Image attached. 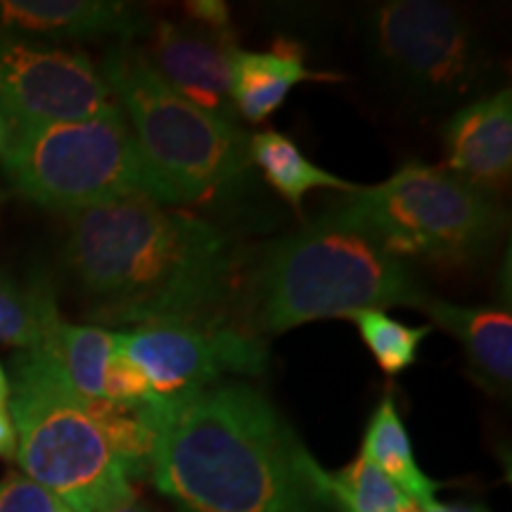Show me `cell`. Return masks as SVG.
Returning a JSON list of instances; mask_svg holds the SVG:
<instances>
[{"mask_svg":"<svg viewBox=\"0 0 512 512\" xmlns=\"http://www.w3.org/2000/svg\"><path fill=\"white\" fill-rule=\"evenodd\" d=\"M147 475L185 512H330L328 472L245 382L147 401Z\"/></svg>","mask_w":512,"mask_h":512,"instance_id":"obj_1","label":"cell"},{"mask_svg":"<svg viewBox=\"0 0 512 512\" xmlns=\"http://www.w3.org/2000/svg\"><path fill=\"white\" fill-rule=\"evenodd\" d=\"M64 264L88 316L138 328L221 323L235 254L214 223L128 197L69 216Z\"/></svg>","mask_w":512,"mask_h":512,"instance_id":"obj_2","label":"cell"},{"mask_svg":"<svg viewBox=\"0 0 512 512\" xmlns=\"http://www.w3.org/2000/svg\"><path fill=\"white\" fill-rule=\"evenodd\" d=\"M411 261L396 256L342 207L261 254L249 275L254 330L280 332L323 318L430 304Z\"/></svg>","mask_w":512,"mask_h":512,"instance_id":"obj_3","label":"cell"},{"mask_svg":"<svg viewBox=\"0 0 512 512\" xmlns=\"http://www.w3.org/2000/svg\"><path fill=\"white\" fill-rule=\"evenodd\" d=\"M8 413L24 477L74 512H105L136 494L131 470L107 430L105 401L76 392L48 351L15 356Z\"/></svg>","mask_w":512,"mask_h":512,"instance_id":"obj_4","label":"cell"},{"mask_svg":"<svg viewBox=\"0 0 512 512\" xmlns=\"http://www.w3.org/2000/svg\"><path fill=\"white\" fill-rule=\"evenodd\" d=\"M370 74L411 110L456 112L482 98L494 50L475 12L444 0H382L358 17Z\"/></svg>","mask_w":512,"mask_h":512,"instance_id":"obj_5","label":"cell"},{"mask_svg":"<svg viewBox=\"0 0 512 512\" xmlns=\"http://www.w3.org/2000/svg\"><path fill=\"white\" fill-rule=\"evenodd\" d=\"M110 93L150 169L178 202H202L238 190L252 169L249 136L233 121L192 105L155 72L143 48L121 41L102 64Z\"/></svg>","mask_w":512,"mask_h":512,"instance_id":"obj_6","label":"cell"},{"mask_svg":"<svg viewBox=\"0 0 512 512\" xmlns=\"http://www.w3.org/2000/svg\"><path fill=\"white\" fill-rule=\"evenodd\" d=\"M0 164L27 200L67 216L128 197L181 204L145 162L121 107L88 119L15 128Z\"/></svg>","mask_w":512,"mask_h":512,"instance_id":"obj_7","label":"cell"},{"mask_svg":"<svg viewBox=\"0 0 512 512\" xmlns=\"http://www.w3.org/2000/svg\"><path fill=\"white\" fill-rule=\"evenodd\" d=\"M342 209L401 259L444 268L486 259L508 223L494 195L420 162L401 166L380 185L351 192Z\"/></svg>","mask_w":512,"mask_h":512,"instance_id":"obj_8","label":"cell"},{"mask_svg":"<svg viewBox=\"0 0 512 512\" xmlns=\"http://www.w3.org/2000/svg\"><path fill=\"white\" fill-rule=\"evenodd\" d=\"M114 347L162 401L197 394L223 375H261L268 347L256 332L223 323H152L114 332Z\"/></svg>","mask_w":512,"mask_h":512,"instance_id":"obj_9","label":"cell"},{"mask_svg":"<svg viewBox=\"0 0 512 512\" xmlns=\"http://www.w3.org/2000/svg\"><path fill=\"white\" fill-rule=\"evenodd\" d=\"M114 110L119 105L88 55L0 29V112L12 131Z\"/></svg>","mask_w":512,"mask_h":512,"instance_id":"obj_10","label":"cell"},{"mask_svg":"<svg viewBox=\"0 0 512 512\" xmlns=\"http://www.w3.org/2000/svg\"><path fill=\"white\" fill-rule=\"evenodd\" d=\"M145 38L147 62L178 95L214 117L238 124L230 98L238 50L233 27H209L190 17L166 19L150 27Z\"/></svg>","mask_w":512,"mask_h":512,"instance_id":"obj_11","label":"cell"},{"mask_svg":"<svg viewBox=\"0 0 512 512\" xmlns=\"http://www.w3.org/2000/svg\"><path fill=\"white\" fill-rule=\"evenodd\" d=\"M446 171L489 192L503 190L512 174V91L482 95L451 114L444 131Z\"/></svg>","mask_w":512,"mask_h":512,"instance_id":"obj_12","label":"cell"},{"mask_svg":"<svg viewBox=\"0 0 512 512\" xmlns=\"http://www.w3.org/2000/svg\"><path fill=\"white\" fill-rule=\"evenodd\" d=\"M150 19L117 0H0V29L43 43L117 36H147Z\"/></svg>","mask_w":512,"mask_h":512,"instance_id":"obj_13","label":"cell"},{"mask_svg":"<svg viewBox=\"0 0 512 512\" xmlns=\"http://www.w3.org/2000/svg\"><path fill=\"white\" fill-rule=\"evenodd\" d=\"M430 318L456 337L467 368L486 392L508 396L512 384V316L503 306H463L430 299Z\"/></svg>","mask_w":512,"mask_h":512,"instance_id":"obj_14","label":"cell"},{"mask_svg":"<svg viewBox=\"0 0 512 512\" xmlns=\"http://www.w3.org/2000/svg\"><path fill=\"white\" fill-rule=\"evenodd\" d=\"M302 81H342V76L311 72L299 46L287 41H278L266 53L238 48L233 55L230 98L238 117L259 124L271 117Z\"/></svg>","mask_w":512,"mask_h":512,"instance_id":"obj_15","label":"cell"},{"mask_svg":"<svg viewBox=\"0 0 512 512\" xmlns=\"http://www.w3.org/2000/svg\"><path fill=\"white\" fill-rule=\"evenodd\" d=\"M361 458H366L368 463H373L377 470L392 479L403 494L411 498L415 508L434 503V496L441 489L439 482H434L420 470L411 437L403 427L392 396H384L370 418L361 444Z\"/></svg>","mask_w":512,"mask_h":512,"instance_id":"obj_16","label":"cell"},{"mask_svg":"<svg viewBox=\"0 0 512 512\" xmlns=\"http://www.w3.org/2000/svg\"><path fill=\"white\" fill-rule=\"evenodd\" d=\"M249 157H252V166L264 174L268 185L297 209L302 207L304 195L311 190H342L351 195L361 188L320 169L299 150L292 138L278 131H264L249 138Z\"/></svg>","mask_w":512,"mask_h":512,"instance_id":"obj_17","label":"cell"},{"mask_svg":"<svg viewBox=\"0 0 512 512\" xmlns=\"http://www.w3.org/2000/svg\"><path fill=\"white\" fill-rule=\"evenodd\" d=\"M43 351L55 358L64 377L86 399L102 401L105 375L114 356V332L95 325L57 320Z\"/></svg>","mask_w":512,"mask_h":512,"instance_id":"obj_18","label":"cell"},{"mask_svg":"<svg viewBox=\"0 0 512 512\" xmlns=\"http://www.w3.org/2000/svg\"><path fill=\"white\" fill-rule=\"evenodd\" d=\"M57 320L55 292L46 280L22 285L0 271V344L22 351L43 349Z\"/></svg>","mask_w":512,"mask_h":512,"instance_id":"obj_19","label":"cell"},{"mask_svg":"<svg viewBox=\"0 0 512 512\" xmlns=\"http://www.w3.org/2000/svg\"><path fill=\"white\" fill-rule=\"evenodd\" d=\"M328 494L339 512H401L415 505L384 472L358 456L344 470L328 472Z\"/></svg>","mask_w":512,"mask_h":512,"instance_id":"obj_20","label":"cell"},{"mask_svg":"<svg viewBox=\"0 0 512 512\" xmlns=\"http://www.w3.org/2000/svg\"><path fill=\"white\" fill-rule=\"evenodd\" d=\"M377 366L387 375H399L418 358L420 344L430 335V325H406L384 311H361L351 316Z\"/></svg>","mask_w":512,"mask_h":512,"instance_id":"obj_21","label":"cell"},{"mask_svg":"<svg viewBox=\"0 0 512 512\" xmlns=\"http://www.w3.org/2000/svg\"><path fill=\"white\" fill-rule=\"evenodd\" d=\"M0 512H74L53 491L43 489L34 479L10 475L0 479Z\"/></svg>","mask_w":512,"mask_h":512,"instance_id":"obj_22","label":"cell"},{"mask_svg":"<svg viewBox=\"0 0 512 512\" xmlns=\"http://www.w3.org/2000/svg\"><path fill=\"white\" fill-rule=\"evenodd\" d=\"M185 17L209 24V27H233L230 24L228 5L219 3V0H195V3H188L185 5Z\"/></svg>","mask_w":512,"mask_h":512,"instance_id":"obj_23","label":"cell"},{"mask_svg":"<svg viewBox=\"0 0 512 512\" xmlns=\"http://www.w3.org/2000/svg\"><path fill=\"white\" fill-rule=\"evenodd\" d=\"M17 448L15 425L8 411H0V458H12Z\"/></svg>","mask_w":512,"mask_h":512,"instance_id":"obj_24","label":"cell"},{"mask_svg":"<svg viewBox=\"0 0 512 512\" xmlns=\"http://www.w3.org/2000/svg\"><path fill=\"white\" fill-rule=\"evenodd\" d=\"M415 512H489L482 505H467V503H430L425 508H415Z\"/></svg>","mask_w":512,"mask_h":512,"instance_id":"obj_25","label":"cell"},{"mask_svg":"<svg viewBox=\"0 0 512 512\" xmlns=\"http://www.w3.org/2000/svg\"><path fill=\"white\" fill-rule=\"evenodd\" d=\"M105 512H157V510H152L150 505H145V503H140L138 498H136V494L133 496H128V498H124V501H119V503H114L112 508H107Z\"/></svg>","mask_w":512,"mask_h":512,"instance_id":"obj_26","label":"cell"},{"mask_svg":"<svg viewBox=\"0 0 512 512\" xmlns=\"http://www.w3.org/2000/svg\"><path fill=\"white\" fill-rule=\"evenodd\" d=\"M10 140H12V126H10V121L5 119V114L0 112V157L8 152Z\"/></svg>","mask_w":512,"mask_h":512,"instance_id":"obj_27","label":"cell"},{"mask_svg":"<svg viewBox=\"0 0 512 512\" xmlns=\"http://www.w3.org/2000/svg\"><path fill=\"white\" fill-rule=\"evenodd\" d=\"M10 403V377L5 373V368L0 366V411H8Z\"/></svg>","mask_w":512,"mask_h":512,"instance_id":"obj_28","label":"cell"},{"mask_svg":"<svg viewBox=\"0 0 512 512\" xmlns=\"http://www.w3.org/2000/svg\"><path fill=\"white\" fill-rule=\"evenodd\" d=\"M401 512H415V508L413 510H401Z\"/></svg>","mask_w":512,"mask_h":512,"instance_id":"obj_29","label":"cell"},{"mask_svg":"<svg viewBox=\"0 0 512 512\" xmlns=\"http://www.w3.org/2000/svg\"><path fill=\"white\" fill-rule=\"evenodd\" d=\"M0 200H3V192H0Z\"/></svg>","mask_w":512,"mask_h":512,"instance_id":"obj_30","label":"cell"}]
</instances>
